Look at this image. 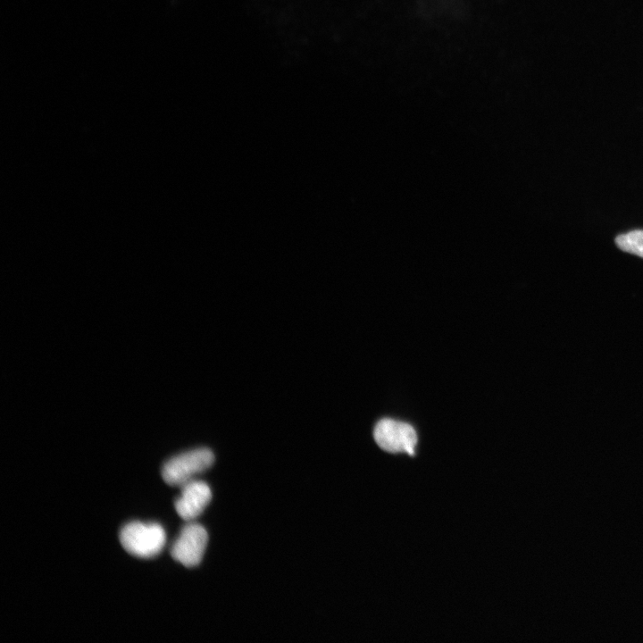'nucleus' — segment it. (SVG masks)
<instances>
[{
    "instance_id": "nucleus-1",
    "label": "nucleus",
    "mask_w": 643,
    "mask_h": 643,
    "mask_svg": "<svg viewBox=\"0 0 643 643\" xmlns=\"http://www.w3.org/2000/svg\"><path fill=\"white\" fill-rule=\"evenodd\" d=\"M119 539L129 554L139 558H153L162 552L166 534L158 523L131 522L121 528Z\"/></svg>"
},
{
    "instance_id": "nucleus-2",
    "label": "nucleus",
    "mask_w": 643,
    "mask_h": 643,
    "mask_svg": "<svg viewBox=\"0 0 643 643\" xmlns=\"http://www.w3.org/2000/svg\"><path fill=\"white\" fill-rule=\"evenodd\" d=\"M213 462V453L208 448L189 450L165 462L162 468V477L170 486L182 487L211 467Z\"/></svg>"
},
{
    "instance_id": "nucleus-3",
    "label": "nucleus",
    "mask_w": 643,
    "mask_h": 643,
    "mask_svg": "<svg viewBox=\"0 0 643 643\" xmlns=\"http://www.w3.org/2000/svg\"><path fill=\"white\" fill-rule=\"evenodd\" d=\"M377 445L389 453L414 454L417 434L413 427L406 422L385 418L377 422L373 430Z\"/></svg>"
},
{
    "instance_id": "nucleus-4",
    "label": "nucleus",
    "mask_w": 643,
    "mask_h": 643,
    "mask_svg": "<svg viewBox=\"0 0 643 643\" xmlns=\"http://www.w3.org/2000/svg\"><path fill=\"white\" fill-rule=\"evenodd\" d=\"M208 542L205 529L198 523H188L183 527L174 541L171 555L174 560L186 567L200 564Z\"/></svg>"
},
{
    "instance_id": "nucleus-5",
    "label": "nucleus",
    "mask_w": 643,
    "mask_h": 643,
    "mask_svg": "<svg viewBox=\"0 0 643 643\" xmlns=\"http://www.w3.org/2000/svg\"><path fill=\"white\" fill-rule=\"evenodd\" d=\"M180 497L175 502V509L184 521L197 518L212 499L208 484L201 480H191L183 485Z\"/></svg>"
},
{
    "instance_id": "nucleus-6",
    "label": "nucleus",
    "mask_w": 643,
    "mask_h": 643,
    "mask_svg": "<svg viewBox=\"0 0 643 643\" xmlns=\"http://www.w3.org/2000/svg\"><path fill=\"white\" fill-rule=\"evenodd\" d=\"M615 243L621 250L643 258V230H632L619 235Z\"/></svg>"
}]
</instances>
